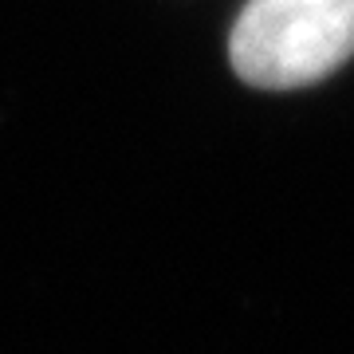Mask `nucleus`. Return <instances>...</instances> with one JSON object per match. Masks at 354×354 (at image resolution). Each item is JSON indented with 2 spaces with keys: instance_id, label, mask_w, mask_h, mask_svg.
I'll use <instances>...</instances> for the list:
<instances>
[{
  "instance_id": "nucleus-1",
  "label": "nucleus",
  "mask_w": 354,
  "mask_h": 354,
  "mask_svg": "<svg viewBox=\"0 0 354 354\" xmlns=\"http://www.w3.org/2000/svg\"><path fill=\"white\" fill-rule=\"evenodd\" d=\"M228 51L252 87H307L354 55V0H248Z\"/></svg>"
}]
</instances>
